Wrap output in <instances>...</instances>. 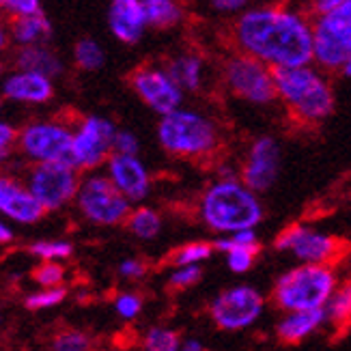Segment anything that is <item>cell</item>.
Here are the masks:
<instances>
[{
    "label": "cell",
    "mask_w": 351,
    "mask_h": 351,
    "mask_svg": "<svg viewBox=\"0 0 351 351\" xmlns=\"http://www.w3.org/2000/svg\"><path fill=\"white\" fill-rule=\"evenodd\" d=\"M241 54L267 67H304L313 63V22L285 7H254L235 22Z\"/></svg>",
    "instance_id": "1"
},
{
    "label": "cell",
    "mask_w": 351,
    "mask_h": 351,
    "mask_svg": "<svg viewBox=\"0 0 351 351\" xmlns=\"http://www.w3.org/2000/svg\"><path fill=\"white\" fill-rule=\"evenodd\" d=\"M263 216L261 198L239 179L211 183L198 198V218L218 235H233L250 228L254 231L263 222Z\"/></svg>",
    "instance_id": "2"
},
{
    "label": "cell",
    "mask_w": 351,
    "mask_h": 351,
    "mask_svg": "<svg viewBox=\"0 0 351 351\" xmlns=\"http://www.w3.org/2000/svg\"><path fill=\"white\" fill-rule=\"evenodd\" d=\"M276 95L302 123H322L332 112L337 99L328 78L311 65L271 69Z\"/></svg>",
    "instance_id": "3"
},
{
    "label": "cell",
    "mask_w": 351,
    "mask_h": 351,
    "mask_svg": "<svg viewBox=\"0 0 351 351\" xmlns=\"http://www.w3.org/2000/svg\"><path fill=\"white\" fill-rule=\"evenodd\" d=\"M158 141L160 147L173 158L203 160L218 151L220 132L209 117L179 108L160 119Z\"/></svg>",
    "instance_id": "4"
},
{
    "label": "cell",
    "mask_w": 351,
    "mask_h": 351,
    "mask_svg": "<svg viewBox=\"0 0 351 351\" xmlns=\"http://www.w3.org/2000/svg\"><path fill=\"white\" fill-rule=\"evenodd\" d=\"M337 287V271L330 265H298L276 280L271 300L285 315L319 311L328 306Z\"/></svg>",
    "instance_id": "5"
},
{
    "label": "cell",
    "mask_w": 351,
    "mask_h": 351,
    "mask_svg": "<svg viewBox=\"0 0 351 351\" xmlns=\"http://www.w3.org/2000/svg\"><path fill=\"white\" fill-rule=\"evenodd\" d=\"M73 203L88 224L106 228L125 224L134 209L128 198L114 188V183L106 175L97 173L86 175L80 181Z\"/></svg>",
    "instance_id": "6"
},
{
    "label": "cell",
    "mask_w": 351,
    "mask_h": 351,
    "mask_svg": "<svg viewBox=\"0 0 351 351\" xmlns=\"http://www.w3.org/2000/svg\"><path fill=\"white\" fill-rule=\"evenodd\" d=\"M351 54V0L313 22V60L326 71H341Z\"/></svg>",
    "instance_id": "7"
},
{
    "label": "cell",
    "mask_w": 351,
    "mask_h": 351,
    "mask_svg": "<svg viewBox=\"0 0 351 351\" xmlns=\"http://www.w3.org/2000/svg\"><path fill=\"white\" fill-rule=\"evenodd\" d=\"M73 132L56 121H33L18 132L20 154L33 164H73Z\"/></svg>",
    "instance_id": "8"
},
{
    "label": "cell",
    "mask_w": 351,
    "mask_h": 351,
    "mask_svg": "<svg viewBox=\"0 0 351 351\" xmlns=\"http://www.w3.org/2000/svg\"><path fill=\"white\" fill-rule=\"evenodd\" d=\"M80 175L69 164H33L26 173V186L45 211H63L75 201Z\"/></svg>",
    "instance_id": "9"
},
{
    "label": "cell",
    "mask_w": 351,
    "mask_h": 351,
    "mask_svg": "<svg viewBox=\"0 0 351 351\" xmlns=\"http://www.w3.org/2000/svg\"><path fill=\"white\" fill-rule=\"evenodd\" d=\"M224 82L228 90L254 106H267L278 99L271 67L248 54H233L224 63Z\"/></svg>",
    "instance_id": "10"
},
{
    "label": "cell",
    "mask_w": 351,
    "mask_h": 351,
    "mask_svg": "<svg viewBox=\"0 0 351 351\" xmlns=\"http://www.w3.org/2000/svg\"><path fill=\"white\" fill-rule=\"evenodd\" d=\"M274 248L293 254L302 265H330V267L347 250L339 237L304 224H293L280 231L278 237L274 239Z\"/></svg>",
    "instance_id": "11"
},
{
    "label": "cell",
    "mask_w": 351,
    "mask_h": 351,
    "mask_svg": "<svg viewBox=\"0 0 351 351\" xmlns=\"http://www.w3.org/2000/svg\"><path fill=\"white\" fill-rule=\"evenodd\" d=\"M265 308L263 293L254 287L237 285L224 289L209 302V317L222 332H239L254 326Z\"/></svg>",
    "instance_id": "12"
},
{
    "label": "cell",
    "mask_w": 351,
    "mask_h": 351,
    "mask_svg": "<svg viewBox=\"0 0 351 351\" xmlns=\"http://www.w3.org/2000/svg\"><path fill=\"white\" fill-rule=\"evenodd\" d=\"M117 136V125L110 119L90 114L80 121L73 132V164L78 171H95L112 156V143Z\"/></svg>",
    "instance_id": "13"
},
{
    "label": "cell",
    "mask_w": 351,
    "mask_h": 351,
    "mask_svg": "<svg viewBox=\"0 0 351 351\" xmlns=\"http://www.w3.org/2000/svg\"><path fill=\"white\" fill-rule=\"evenodd\" d=\"M280 173V147L271 136H261L256 138L248 156L239 169V181L254 194H265L274 188V183Z\"/></svg>",
    "instance_id": "14"
},
{
    "label": "cell",
    "mask_w": 351,
    "mask_h": 351,
    "mask_svg": "<svg viewBox=\"0 0 351 351\" xmlns=\"http://www.w3.org/2000/svg\"><path fill=\"white\" fill-rule=\"evenodd\" d=\"M132 88L151 110L160 117H166L181 108L183 90L171 80L166 69L158 67H141L132 73Z\"/></svg>",
    "instance_id": "15"
},
{
    "label": "cell",
    "mask_w": 351,
    "mask_h": 351,
    "mask_svg": "<svg viewBox=\"0 0 351 351\" xmlns=\"http://www.w3.org/2000/svg\"><path fill=\"white\" fill-rule=\"evenodd\" d=\"M41 203L28 190L26 183L9 173H0V218L22 226H33L45 218Z\"/></svg>",
    "instance_id": "16"
},
{
    "label": "cell",
    "mask_w": 351,
    "mask_h": 351,
    "mask_svg": "<svg viewBox=\"0 0 351 351\" xmlns=\"http://www.w3.org/2000/svg\"><path fill=\"white\" fill-rule=\"evenodd\" d=\"M106 177H108L114 188L123 194L128 201L143 203L145 198L151 194V173L138 156H119L112 154L110 160L106 162Z\"/></svg>",
    "instance_id": "17"
},
{
    "label": "cell",
    "mask_w": 351,
    "mask_h": 351,
    "mask_svg": "<svg viewBox=\"0 0 351 351\" xmlns=\"http://www.w3.org/2000/svg\"><path fill=\"white\" fill-rule=\"evenodd\" d=\"M108 26L112 35L123 43H138L147 28L143 0H112L108 11Z\"/></svg>",
    "instance_id": "18"
},
{
    "label": "cell",
    "mask_w": 351,
    "mask_h": 351,
    "mask_svg": "<svg viewBox=\"0 0 351 351\" xmlns=\"http://www.w3.org/2000/svg\"><path fill=\"white\" fill-rule=\"evenodd\" d=\"M3 95L20 104H45L54 97V84L39 73L15 71L5 78Z\"/></svg>",
    "instance_id": "19"
},
{
    "label": "cell",
    "mask_w": 351,
    "mask_h": 351,
    "mask_svg": "<svg viewBox=\"0 0 351 351\" xmlns=\"http://www.w3.org/2000/svg\"><path fill=\"white\" fill-rule=\"evenodd\" d=\"M328 322L326 308L319 311H302V313H287L276 324V337L285 345H300Z\"/></svg>",
    "instance_id": "20"
},
{
    "label": "cell",
    "mask_w": 351,
    "mask_h": 351,
    "mask_svg": "<svg viewBox=\"0 0 351 351\" xmlns=\"http://www.w3.org/2000/svg\"><path fill=\"white\" fill-rule=\"evenodd\" d=\"M15 67H18V71L39 73L43 78L54 80L63 73V60L45 45H26L15 54Z\"/></svg>",
    "instance_id": "21"
},
{
    "label": "cell",
    "mask_w": 351,
    "mask_h": 351,
    "mask_svg": "<svg viewBox=\"0 0 351 351\" xmlns=\"http://www.w3.org/2000/svg\"><path fill=\"white\" fill-rule=\"evenodd\" d=\"M52 35V24L45 15L39 11L35 15H20L11 22V37L22 48L26 45H43Z\"/></svg>",
    "instance_id": "22"
},
{
    "label": "cell",
    "mask_w": 351,
    "mask_h": 351,
    "mask_svg": "<svg viewBox=\"0 0 351 351\" xmlns=\"http://www.w3.org/2000/svg\"><path fill=\"white\" fill-rule=\"evenodd\" d=\"M166 73L171 75V80L181 90H198L203 84L205 73L203 58L196 54H181L171 60L169 67H166Z\"/></svg>",
    "instance_id": "23"
},
{
    "label": "cell",
    "mask_w": 351,
    "mask_h": 351,
    "mask_svg": "<svg viewBox=\"0 0 351 351\" xmlns=\"http://www.w3.org/2000/svg\"><path fill=\"white\" fill-rule=\"evenodd\" d=\"M125 226L136 239L151 241L162 233V216L158 209L141 205L132 209Z\"/></svg>",
    "instance_id": "24"
},
{
    "label": "cell",
    "mask_w": 351,
    "mask_h": 351,
    "mask_svg": "<svg viewBox=\"0 0 351 351\" xmlns=\"http://www.w3.org/2000/svg\"><path fill=\"white\" fill-rule=\"evenodd\" d=\"M147 26L154 28H173L181 22L183 9L177 0H143Z\"/></svg>",
    "instance_id": "25"
},
{
    "label": "cell",
    "mask_w": 351,
    "mask_h": 351,
    "mask_svg": "<svg viewBox=\"0 0 351 351\" xmlns=\"http://www.w3.org/2000/svg\"><path fill=\"white\" fill-rule=\"evenodd\" d=\"M28 250L41 258V263H63L73 254V243L69 239H39L30 243Z\"/></svg>",
    "instance_id": "26"
},
{
    "label": "cell",
    "mask_w": 351,
    "mask_h": 351,
    "mask_svg": "<svg viewBox=\"0 0 351 351\" xmlns=\"http://www.w3.org/2000/svg\"><path fill=\"white\" fill-rule=\"evenodd\" d=\"M326 319L334 326L351 324V280H345L337 287V291H334L326 306Z\"/></svg>",
    "instance_id": "27"
},
{
    "label": "cell",
    "mask_w": 351,
    "mask_h": 351,
    "mask_svg": "<svg viewBox=\"0 0 351 351\" xmlns=\"http://www.w3.org/2000/svg\"><path fill=\"white\" fill-rule=\"evenodd\" d=\"M179 332L166 326H154L145 332L143 351H181Z\"/></svg>",
    "instance_id": "28"
},
{
    "label": "cell",
    "mask_w": 351,
    "mask_h": 351,
    "mask_svg": "<svg viewBox=\"0 0 351 351\" xmlns=\"http://www.w3.org/2000/svg\"><path fill=\"white\" fill-rule=\"evenodd\" d=\"M211 252H213V243H207V241H190V243H183V246H179L171 254L169 263L173 267L201 265V263H205L207 258L211 256Z\"/></svg>",
    "instance_id": "29"
},
{
    "label": "cell",
    "mask_w": 351,
    "mask_h": 351,
    "mask_svg": "<svg viewBox=\"0 0 351 351\" xmlns=\"http://www.w3.org/2000/svg\"><path fill=\"white\" fill-rule=\"evenodd\" d=\"M73 60L82 71H97L106 63V54L95 39H80L73 48Z\"/></svg>",
    "instance_id": "30"
},
{
    "label": "cell",
    "mask_w": 351,
    "mask_h": 351,
    "mask_svg": "<svg viewBox=\"0 0 351 351\" xmlns=\"http://www.w3.org/2000/svg\"><path fill=\"white\" fill-rule=\"evenodd\" d=\"M69 291L67 287H50V289H37V291L28 293L24 300V306L28 311H45L54 308L58 304H63L67 300Z\"/></svg>",
    "instance_id": "31"
},
{
    "label": "cell",
    "mask_w": 351,
    "mask_h": 351,
    "mask_svg": "<svg viewBox=\"0 0 351 351\" xmlns=\"http://www.w3.org/2000/svg\"><path fill=\"white\" fill-rule=\"evenodd\" d=\"M50 351H93V339L82 330H63L52 339Z\"/></svg>",
    "instance_id": "32"
},
{
    "label": "cell",
    "mask_w": 351,
    "mask_h": 351,
    "mask_svg": "<svg viewBox=\"0 0 351 351\" xmlns=\"http://www.w3.org/2000/svg\"><path fill=\"white\" fill-rule=\"evenodd\" d=\"M30 276H33V280L41 289H50V287H63L67 271L60 263H39Z\"/></svg>",
    "instance_id": "33"
},
{
    "label": "cell",
    "mask_w": 351,
    "mask_h": 351,
    "mask_svg": "<svg viewBox=\"0 0 351 351\" xmlns=\"http://www.w3.org/2000/svg\"><path fill=\"white\" fill-rule=\"evenodd\" d=\"M258 252H261V246H250V248H233L231 252H226V265L233 274H246L254 267V261Z\"/></svg>",
    "instance_id": "34"
},
{
    "label": "cell",
    "mask_w": 351,
    "mask_h": 351,
    "mask_svg": "<svg viewBox=\"0 0 351 351\" xmlns=\"http://www.w3.org/2000/svg\"><path fill=\"white\" fill-rule=\"evenodd\" d=\"M250 246H258L256 239V231H239L233 235H220L216 241H213V250L218 252H231L233 248H250Z\"/></svg>",
    "instance_id": "35"
},
{
    "label": "cell",
    "mask_w": 351,
    "mask_h": 351,
    "mask_svg": "<svg viewBox=\"0 0 351 351\" xmlns=\"http://www.w3.org/2000/svg\"><path fill=\"white\" fill-rule=\"evenodd\" d=\"M203 278V267L201 265H186V267H175L169 276V287L175 291H186L190 287H196Z\"/></svg>",
    "instance_id": "36"
},
{
    "label": "cell",
    "mask_w": 351,
    "mask_h": 351,
    "mask_svg": "<svg viewBox=\"0 0 351 351\" xmlns=\"http://www.w3.org/2000/svg\"><path fill=\"white\" fill-rule=\"evenodd\" d=\"M143 295L134 293V291H121L114 298V313L125 319V322H134L136 317L143 313Z\"/></svg>",
    "instance_id": "37"
},
{
    "label": "cell",
    "mask_w": 351,
    "mask_h": 351,
    "mask_svg": "<svg viewBox=\"0 0 351 351\" xmlns=\"http://www.w3.org/2000/svg\"><path fill=\"white\" fill-rule=\"evenodd\" d=\"M141 141L136 138V134L130 130H117L114 143H112V154L119 156H138Z\"/></svg>",
    "instance_id": "38"
},
{
    "label": "cell",
    "mask_w": 351,
    "mask_h": 351,
    "mask_svg": "<svg viewBox=\"0 0 351 351\" xmlns=\"http://www.w3.org/2000/svg\"><path fill=\"white\" fill-rule=\"evenodd\" d=\"M147 263L138 256H130V258H123V261L119 263L117 271L119 276L123 280H143L147 276Z\"/></svg>",
    "instance_id": "39"
},
{
    "label": "cell",
    "mask_w": 351,
    "mask_h": 351,
    "mask_svg": "<svg viewBox=\"0 0 351 351\" xmlns=\"http://www.w3.org/2000/svg\"><path fill=\"white\" fill-rule=\"evenodd\" d=\"M0 5H3L7 11H11L15 18L39 13V0H0Z\"/></svg>",
    "instance_id": "40"
},
{
    "label": "cell",
    "mask_w": 351,
    "mask_h": 351,
    "mask_svg": "<svg viewBox=\"0 0 351 351\" xmlns=\"http://www.w3.org/2000/svg\"><path fill=\"white\" fill-rule=\"evenodd\" d=\"M250 0H209L211 9H216L220 13H237L241 9L248 7Z\"/></svg>",
    "instance_id": "41"
},
{
    "label": "cell",
    "mask_w": 351,
    "mask_h": 351,
    "mask_svg": "<svg viewBox=\"0 0 351 351\" xmlns=\"http://www.w3.org/2000/svg\"><path fill=\"white\" fill-rule=\"evenodd\" d=\"M18 143V130L7 121H0V149H11Z\"/></svg>",
    "instance_id": "42"
},
{
    "label": "cell",
    "mask_w": 351,
    "mask_h": 351,
    "mask_svg": "<svg viewBox=\"0 0 351 351\" xmlns=\"http://www.w3.org/2000/svg\"><path fill=\"white\" fill-rule=\"evenodd\" d=\"M345 3L347 0H315V11H317V15H326L334 9H339Z\"/></svg>",
    "instance_id": "43"
},
{
    "label": "cell",
    "mask_w": 351,
    "mask_h": 351,
    "mask_svg": "<svg viewBox=\"0 0 351 351\" xmlns=\"http://www.w3.org/2000/svg\"><path fill=\"white\" fill-rule=\"evenodd\" d=\"M13 237H15V233H13L11 224L5 218H0V246H7V243H11Z\"/></svg>",
    "instance_id": "44"
},
{
    "label": "cell",
    "mask_w": 351,
    "mask_h": 351,
    "mask_svg": "<svg viewBox=\"0 0 351 351\" xmlns=\"http://www.w3.org/2000/svg\"><path fill=\"white\" fill-rule=\"evenodd\" d=\"M181 351H209L201 341H196V339H188V341H183L181 343Z\"/></svg>",
    "instance_id": "45"
},
{
    "label": "cell",
    "mask_w": 351,
    "mask_h": 351,
    "mask_svg": "<svg viewBox=\"0 0 351 351\" xmlns=\"http://www.w3.org/2000/svg\"><path fill=\"white\" fill-rule=\"evenodd\" d=\"M9 162V149H0V171L5 169Z\"/></svg>",
    "instance_id": "46"
},
{
    "label": "cell",
    "mask_w": 351,
    "mask_h": 351,
    "mask_svg": "<svg viewBox=\"0 0 351 351\" xmlns=\"http://www.w3.org/2000/svg\"><path fill=\"white\" fill-rule=\"evenodd\" d=\"M341 73L345 75V78H351V54H349V58H347V63L343 65Z\"/></svg>",
    "instance_id": "47"
},
{
    "label": "cell",
    "mask_w": 351,
    "mask_h": 351,
    "mask_svg": "<svg viewBox=\"0 0 351 351\" xmlns=\"http://www.w3.org/2000/svg\"><path fill=\"white\" fill-rule=\"evenodd\" d=\"M5 41H7V35H5V28L0 26V50L5 48Z\"/></svg>",
    "instance_id": "48"
},
{
    "label": "cell",
    "mask_w": 351,
    "mask_h": 351,
    "mask_svg": "<svg viewBox=\"0 0 351 351\" xmlns=\"http://www.w3.org/2000/svg\"><path fill=\"white\" fill-rule=\"evenodd\" d=\"M0 326H3V313H0Z\"/></svg>",
    "instance_id": "49"
},
{
    "label": "cell",
    "mask_w": 351,
    "mask_h": 351,
    "mask_svg": "<svg viewBox=\"0 0 351 351\" xmlns=\"http://www.w3.org/2000/svg\"><path fill=\"white\" fill-rule=\"evenodd\" d=\"M0 7H3V5H0Z\"/></svg>",
    "instance_id": "50"
}]
</instances>
